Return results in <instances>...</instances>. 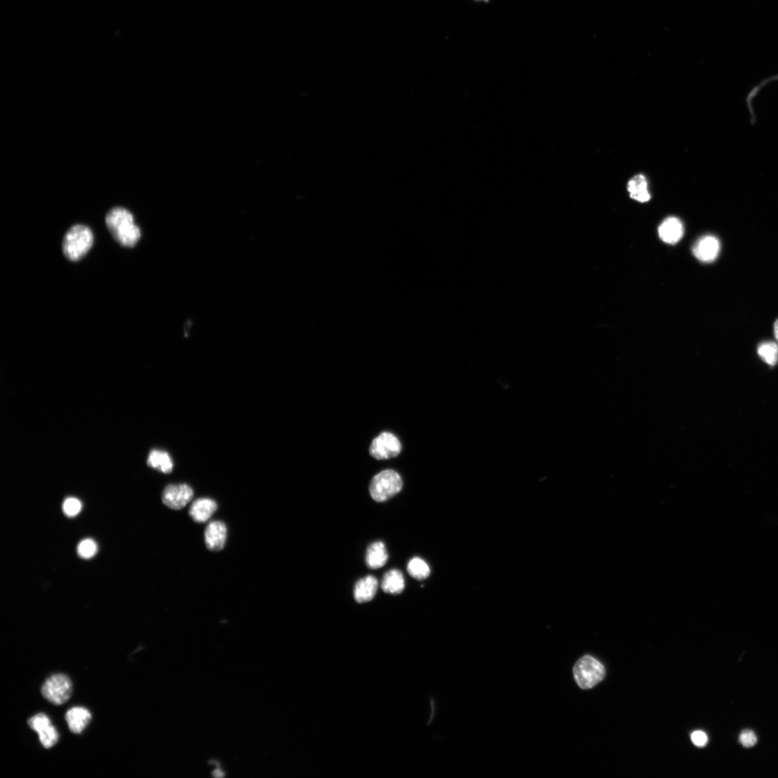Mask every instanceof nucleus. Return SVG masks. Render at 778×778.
Segmentation results:
<instances>
[{
	"label": "nucleus",
	"mask_w": 778,
	"mask_h": 778,
	"mask_svg": "<svg viewBox=\"0 0 778 778\" xmlns=\"http://www.w3.org/2000/svg\"><path fill=\"white\" fill-rule=\"evenodd\" d=\"M378 587V580L373 576H367V577L357 581L353 592L355 601L359 603H364L372 600L377 594Z\"/></svg>",
	"instance_id": "nucleus-13"
},
{
	"label": "nucleus",
	"mask_w": 778,
	"mask_h": 778,
	"mask_svg": "<svg viewBox=\"0 0 778 778\" xmlns=\"http://www.w3.org/2000/svg\"><path fill=\"white\" fill-rule=\"evenodd\" d=\"M721 244L719 240L713 236H704L697 240L693 249L695 257L703 262H711L719 255Z\"/></svg>",
	"instance_id": "nucleus-8"
},
{
	"label": "nucleus",
	"mask_w": 778,
	"mask_h": 778,
	"mask_svg": "<svg viewBox=\"0 0 778 778\" xmlns=\"http://www.w3.org/2000/svg\"><path fill=\"white\" fill-rule=\"evenodd\" d=\"M691 740L695 746L703 748L708 743V737L704 731L697 730L691 735Z\"/></svg>",
	"instance_id": "nucleus-25"
},
{
	"label": "nucleus",
	"mask_w": 778,
	"mask_h": 778,
	"mask_svg": "<svg viewBox=\"0 0 778 778\" xmlns=\"http://www.w3.org/2000/svg\"><path fill=\"white\" fill-rule=\"evenodd\" d=\"M574 677L578 686L584 690L597 686L605 676L603 665L595 658L585 656L574 666Z\"/></svg>",
	"instance_id": "nucleus-4"
},
{
	"label": "nucleus",
	"mask_w": 778,
	"mask_h": 778,
	"mask_svg": "<svg viewBox=\"0 0 778 778\" xmlns=\"http://www.w3.org/2000/svg\"><path fill=\"white\" fill-rule=\"evenodd\" d=\"M98 552V545L92 539L82 540L77 547V553L81 558L89 559Z\"/></svg>",
	"instance_id": "nucleus-21"
},
{
	"label": "nucleus",
	"mask_w": 778,
	"mask_h": 778,
	"mask_svg": "<svg viewBox=\"0 0 778 778\" xmlns=\"http://www.w3.org/2000/svg\"><path fill=\"white\" fill-rule=\"evenodd\" d=\"M388 558L385 544L381 541H377L371 543L368 547L366 554V563L368 568L377 569L386 564Z\"/></svg>",
	"instance_id": "nucleus-14"
},
{
	"label": "nucleus",
	"mask_w": 778,
	"mask_h": 778,
	"mask_svg": "<svg viewBox=\"0 0 778 778\" xmlns=\"http://www.w3.org/2000/svg\"><path fill=\"white\" fill-rule=\"evenodd\" d=\"M774 329H775V337H776L777 340L778 341V319L775 323Z\"/></svg>",
	"instance_id": "nucleus-26"
},
{
	"label": "nucleus",
	"mask_w": 778,
	"mask_h": 778,
	"mask_svg": "<svg viewBox=\"0 0 778 778\" xmlns=\"http://www.w3.org/2000/svg\"><path fill=\"white\" fill-rule=\"evenodd\" d=\"M41 693L50 703L56 706L66 704L72 693V683L65 674H56L43 684Z\"/></svg>",
	"instance_id": "nucleus-5"
},
{
	"label": "nucleus",
	"mask_w": 778,
	"mask_h": 778,
	"mask_svg": "<svg viewBox=\"0 0 778 778\" xmlns=\"http://www.w3.org/2000/svg\"><path fill=\"white\" fill-rule=\"evenodd\" d=\"M82 507V503L74 497L67 498L63 504L64 513L69 518H74L79 514Z\"/></svg>",
	"instance_id": "nucleus-23"
},
{
	"label": "nucleus",
	"mask_w": 778,
	"mask_h": 778,
	"mask_svg": "<svg viewBox=\"0 0 778 778\" xmlns=\"http://www.w3.org/2000/svg\"><path fill=\"white\" fill-rule=\"evenodd\" d=\"M401 476L394 470H385L373 477L369 491L373 501L382 503L391 499L402 489Z\"/></svg>",
	"instance_id": "nucleus-3"
},
{
	"label": "nucleus",
	"mask_w": 778,
	"mask_h": 778,
	"mask_svg": "<svg viewBox=\"0 0 778 778\" xmlns=\"http://www.w3.org/2000/svg\"><path fill=\"white\" fill-rule=\"evenodd\" d=\"M94 242V235L87 226L76 224L72 227L62 242V251L67 259L76 262L82 260L90 251Z\"/></svg>",
	"instance_id": "nucleus-2"
},
{
	"label": "nucleus",
	"mask_w": 778,
	"mask_h": 778,
	"mask_svg": "<svg viewBox=\"0 0 778 778\" xmlns=\"http://www.w3.org/2000/svg\"><path fill=\"white\" fill-rule=\"evenodd\" d=\"M147 463L151 468L157 470L164 474L173 472L174 463L172 458L165 451L153 450L151 451Z\"/></svg>",
	"instance_id": "nucleus-16"
},
{
	"label": "nucleus",
	"mask_w": 778,
	"mask_h": 778,
	"mask_svg": "<svg viewBox=\"0 0 778 778\" xmlns=\"http://www.w3.org/2000/svg\"><path fill=\"white\" fill-rule=\"evenodd\" d=\"M739 741L744 748H750L757 744V738L753 731L746 730L740 735Z\"/></svg>",
	"instance_id": "nucleus-24"
},
{
	"label": "nucleus",
	"mask_w": 778,
	"mask_h": 778,
	"mask_svg": "<svg viewBox=\"0 0 778 778\" xmlns=\"http://www.w3.org/2000/svg\"><path fill=\"white\" fill-rule=\"evenodd\" d=\"M476 1H485V2H488V0H476Z\"/></svg>",
	"instance_id": "nucleus-27"
},
{
	"label": "nucleus",
	"mask_w": 778,
	"mask_h": 778,
	"mask_svg": "<svg viewBox=\"0 0 778 778\" xmlns=\"http://www.w3.org/2000/svg\"><path fill=\"white\" fill-rule=\"evenodd\" d=\"M408 571L412 578L423 580L429 577L430 569L423 559L414 557L408 565Z\"/></svg>",
	"instance_id": "nucleus-18"
},
{
	"label": "nucleus",
	"mask_w": 778,
	"mask_h": 778,
	"mask_svg": "<svg viewBox=\"0 0 778 778\" xmlns=\"http://www.w3.org/2000/svg\"><path fill=\"white\" fill-rule=\"evenodd\" d=\"M401 451V445L395 435L391 432H383L372 441L370 447V454L377 460L389 459L397 457Z\"/></svg>",
	"instance_id": "nucleus-6"
},
{
	"label": "nucleus",
	"mask_w": 778,
	"mask_h": 778,
	"mask_svg": "<svg viewBox=\"0 0 778 778\" xmlns=\"http://www.w3.org/2000/svg\"><path fill=\"white\" fill-rule=\"evenodd\" d=\"M28 723L30 728L36 731L37 734L52 725L48 715L44 713L35 715L34 717L28 720Z\"/></svg>",
	"instance_id": "nucleus-22"
},
{
	"label": "nucleus",
	"mask_w": 778,
	"mask_h": 778,
	"mask_svg": "<svg viewBox=\"0 0 778 778\" xmlns=\"http://www.w3.org/2000/svg\"><path fill=\"white\" fill-rule=\"evenodd\" d=\"M205 543L207 548L213 551L224 549L227 538V527L222 521H212L205 530Z\"/></svg>",
	"instance_id": "nucleus-9"
},
{
	"label": "nucleus",
	"mask_w": 778,
	"mask_h": 778,
	"mask_svg": "<svg viewBox=\"0 0 778 778\" xmlns=\"http://www.w3.org/2000/svg\"><path fill=\"white\" fill-rule=\"evenodd\" d=\"M194 492L188 485H170L162 493V502L169 508L179 510L184 508L193 499Z\"/></svg>",
	"instance_id": "nucleus-7"
},
{
	"label": "nucleus",
	"mask_w": 778,
	"mask_h": 778,
	"mask_svg": "<svg viewBox=\"0 0 778 778\" xmlns=\"http://www.w3.org/2000/svg\"><path fill=\"white\" fill-rule=\"evenodd\" d=\"M404 587H406V582L401 571L392 569L384 574L381 582V588L384 593L392 595L400 594Z\"/></svg>",
	"instance_id": "nucleus-15"
},
{
	"label": "nucleus",
	"mask_w": 778,
	"mask_h": 778,
	"mask_svg": "<svg viewBox=\"0 0 778 778\" xmlns=\"http://www.w3.org/2000/svg\"><path fill=\"white\" fill-rule=\"evenodd\" d=\"M628 191L631 198L641 203H645L651 199L647 180L643 175L635 176L630 180L628 183Z\"/></svg>",
	"instance_id": "nucleus-17"
},
{
	"label": "nucleus",
	"mask_w": 778,
	"mask_h": 778,
	"mask_svg": "<svg viewBox=\"0 0 778 778\" xmlns=\"http://www.w3.org/2000/svg\"><path fill=\"white\" fill-rule=\"evenodd\" d=\"M218 509L217 503L210 498H200L191 506L189 515L198 523L207 522Z\"/></svg>",
	"instance_id": "nucleus-12"
},
{
	"label": "nucleus",
	"mask_w": 778,
	"mask_h": 778,
	"mask_svg": "<svg viewBox=\"0 0 778 778\" xmlns=\"http://www.w3.org/2000/svg\"><path fill=\"white\" fill-rule=\"evenodd\" d=\"M684 227L676 217H669L659 227V235L665 243L677 244L683 237Z\"/></svg>",
	"instance_id": "nucleus-10"
},
{
	"label": "nucleus",
	"mask_w": 778,
	"mask_h": 778,
	"mask_svg": "<svg viewBox=\"0 0 778 778\" xmlns=\"http://www.w3.org/2000/svg\"><path fill=\"white\" fill-rule=\"evenodd\" d=\"M41 744L45 749H50L58 742L59 735L58 730L51 725L38 734Z\"/></svg>",
	"instance_id": "nucleus-20"
},
{
	"label": "nucleus",
	"mask_w": 778,
	"mask_h": 778,
	"mask_svg": "<svg viewBox=\"0 0 778 778\" xmlns=\"http://www.w3.org/2000/svg\"><path fill=\"white\" fill-rule=\"evenodd\" d=\"M761 359L770 366L778 362V346L775 342L768 341L761 344L757 350Z\"/></svg>",
	"instance_id": "nucleus-19"
},
{
	"label": "nucleus",
	"mask_w": 778,
	"mask_h": 778,
	"mask_svg": "<svg viewBox=\"0 0 778 778\" xmlns=\"http://www.w3.org/2000/svg\"><path fill=\"white\" fill-rule=\"evenodd\" d=\"M65 719L71 733L80 735L90 724L92 714L85 708L74 707L67 712Z\"/></svg>",
	"instance_id": "nucleus-11"
},
{
	"label": "nucleus",
	"mask_w": 778,
	"mask_h": 778,
	"mask_svg": "<svg viewBox=\"0 0 778 778\" xmlns=\"http://www.w3.org/2000/svg\"><path fill=\"white\" fill-rule=\"evenodd\" d=\"M105 224L114 239L124 247H134L141 238V230L135 224L133 214L126 209L116 207L109 211Z\"/></svg>",
	"instance_id": "nucleus-1"
}]
</instances>
